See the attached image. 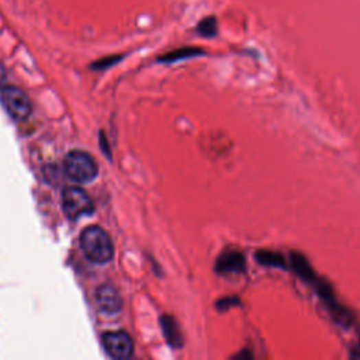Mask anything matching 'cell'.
I'll list each match as a JSON object with an SVG mask.
<instances>
[{
    "mask_svg": "<svg viewBox=\"0 0 360 360\" xmlns=\"http://www.w3.org/2000/svg\"><path fill=\"white\" fill-rule=\"evenodd\" d=\"M0 100L10 117L17 122L28 118L32 114V103H30L28 96L16 86H3L0 90Z\"/></svg>",
    "mask_w": 360,
    "mask_h": 360,
    "instance_id": "cell-4",
    "label": "cell"
},
{
    "mask_svg": "<svg viewBox=\"0 0 360 360\" xmlns=\"http://www.w3.org/2000/svg\"><path fill=\"white\" fill-rule=\"evenodd\" d=\"M238 304H239V300H238L236 297L224 298V300H221V302L217 303L218 308H221V310H225V308H229V307H232V306H238Z\"/></svg>",
    "mask_w": 360,
    "mask_h": 360,
    "instance_id": "cell-13",
    "label": "cell"
},
{
    "mask_svg": "<svg viewBox=\"0 0 360 360\" xmlns=\"http://www.w3.org/2000/svg\"><path fill=\"white\" fill-rule=\"evenodd\" d=\"M96 303L100 311L106 314H117L122 310V297L110 284H102L96 290Z\"/></svg>",
    "mask_w": 360,
    "mask_h": 360,
    "instance_id": "cell-6",
    "label": "cell"
},
{
    "mask_svg": "<svg viewBox=\"0 0 360 360\" xmlns=\"http://www.w3.org/2000/svg\"><path fill=\"white\" fill-rule=\"evenodd\" d=\"M252 357H254V355L248 349H244L241 353H238L235 356V359H252Z\"/></svg>",
    "mask_w": 360,
    "mask_h": 360,
    "instance_id": "cell-16",
    "label": "cell"
},
{
    "mask_svg": "<svg viewBox=\"0 0 360 360\" xmlns=\"http://www.w3.org/2000/svg\"><path fill=\"white\" fill-rule=\"evenodd\" d=\"M201 54V49L197 48H185V49H179L175 52H170L168 55H165L164 58H161V61H166V63H173L177 61V59H182V58H190L194 55Z\"/></svg>",
    "mask_w": 360,
    "mask_h": 360,
    "instance_id": "cell-11",
    "label": "cell"
},
{
    "mask_svg": "<svg viewBox=\"0 0 360 360\" xmlns=\"http://www.w3.org/2000/svg\"><path fill=\"white\" fill-rule=\"evenodd\" d=\"M102 344L106 353L117 360L130 359L134 353V342L124 331H111L103 334Z\"/></svg>",
    "mask_w": 360,
    "mask_h": 360,
    "instance_id": "cell-5",
    "label": "cell"
},
{
    "mask_svg": "<svg viewBox=\"0 0 360 360\" xmlns=\"http://www.w3.org/2000/svg\"><path fill=\"white\" fill-rule=\"evenodd\" d=\"M63 208L69 220H79L93 213V200L83 189L76 186L65 188L63 192Z\"/></svg>",
    "mask_w": 360,
    "mask_h": 360,
    "instance_id": "cell-3",
    "label": "cell"
},
{
    "mask_svg": "<svg viewBox=\"0 0 360 360\" xmlns=\"http://www.w3.org/2000/svg\"><path fill=\"white\" fill-rule=\"evenodd\" d=\"M247 267V260L244 254L238 251H227L224 252L216 265V270L221 275L229 273H243Z\"/></svg>",
    "mask_w": 360,
    "mask_h": 360,
    "instance_id": "cell-7",
    "label": "cell"
},
{
    "mask_svg": "<svg viewBox=\"0 0 360 360\" xmlns=\"http://www.w3.org/2000/svg\"><path fill=\"white\" fill-rule=\"evenodd\" d=\"M197 30L204 37H213L217 34V20L214 17H207L199 24Z\"/></svg>",
    "mask_w": 360,
    "mask_h": 360,
    "instance_id": "cell-12",
    "label": "cell"
},
{
    "mask_svg": "<svg viewBox=\"0 0 360 360\" xmlns=\"http://www.w3.org/2000/svg\"><path fill=\"white\" fill-rule=\"evenodd\" d=\"M290 260H291V267L294 270V273L306 283H314L317 280V276L314 273V270L308 262V259L300 252H291L290 254Z\"/></svg>",
    "mask_w": 360,
    "mask_h": 360,
    "instance_id": "cell-8",
    "label": "cell"
},
{
    "mask_svg": "<svg viewBox=\"0 0 360 360\" xmlns=\"http://www.w3.org/2000/svg\"><path fill=\"white\" fill-rule=\"evenodd\" d=\"M118 59H120V58H117V56H114V58H111V59H103V61H99L98 64H95V67H96L98 69H102V68H106V67L117 63ZM96 68H95V69H96Z\"/></svg>",
    "mask_w": 360,
    "mask_h": 360,
    "instance_id": "cell-14",
    "label": "cell"
},
{
    "mask_svg": "<svg viewBox=\"0 0 360 360\" xmlns=\"http://www.w3.org/2000/svg\"><path fill=\"white\" fill-rule=\"evenodd\" d=\"M5 79H6V72H5L3 67H2V65H0V87H3Z\"/></svg>",
    "mask_w": 360,
    "mask_h": 360,
    "instance_id": "cell-17",
    "label": "cell"
},
{
    "mask_svg": "<svg viewBox=\"0 0 360 360\" xmlns=\"http://www.w3.org/2000/svg\"><path fill=\"white\" fill-rule=\"evenodd\" d=\"M161 324H162V331L165 334L166 341L173 346V348H179L182 346V334H180L177 324L173 318L170 317H162L161 318Z\"/></svg>",
    "mask_w": 360,
    "mask_h": 360,
    "instance_id": "cell-10",
    "label": "cell"
},
{
    "mask_svg": "<svg viewBox=\"0 0 360 360\" xmlns=\"http://www.w3.org/2000/svg\"><path fill=\"white\" fill-rule=\"evenodd\" d=\"M67 176L76 183H90L98 176V165L93 158L82 151H72L64 162Z\"/></svg>",
    "mask_w": 360,
    "mask_h": 360,
    "instance_id": "cell-2",
    "label": "cell"
},
{
    "mask_svg": "<svg viewBox=\"0 0 360 360\" xmlns=\"http://www.w3.org/2000/svg\"><path fill=\"white\" fill-rule=\"evenodd\" d=\"M255 260L265 267H286V259L282 254L276 251L260 249L255 252Z\"/></svg>",
    "mask_w": 360,
    "mask_h": 360,
    "instance_id": "cell-9",
    "label": "cell"
},
{
    "mask_svg": "<svg viewBox=\"0 0 360 360\" xmlns=\"http://www.w3.org/2000/svg\"><path fill=\"white\" fill-rule=\"evenodd\" d=\"M350 356L356 357V359H360V329H359V344L352 349Z\"/></svg>",
    "mask_w": 360,
    "mask_h": 360,
    "instance_id": "cell-15",
    "label": "cell"
},
{
    "mask_svg": "<svg viewBox=\"0 0 360 360\" xmlns=\"http://www.w3.org/2000/svg\"><path fill=\"white\" fill-rule=\"evenodd\" d=\"M80 248L85 256L93 263H107L114 256V247L110 235L98 225H90L80 234Z\"/></svg>",
    "mask_w": 360,
    "mask_h": 360,
    "instance_id": "cell-1",
    "label": "cell"
}]
</instances>
